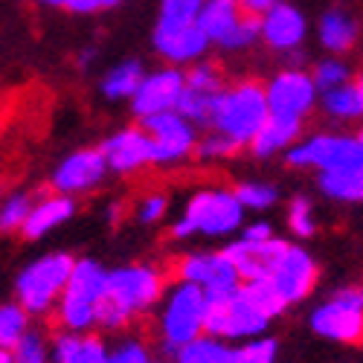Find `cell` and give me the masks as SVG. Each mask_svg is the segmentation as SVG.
Returning <instances> with one entry per match:
<instances>
[{"mask_svg": "<svg viewBox=\"0 0 363 363\" xmlns=\"http://www.w3.org/2000/svg\"><path fill=\"white\" fill-rule=\"evenodd\" d=\"M166 296V277L155 264H123L108 270V285L99 308V328L119 331L145 317Z\"/></svg>", "mask_w": 363, "mask_h": 363, "instance_id": "obj_1", "label": "cell"}, {"mask_svg": "<svg viewBox=\"0 0 363 363\" xmlns=\"http://www.w3.org/2000/svg\"><path fill=\"white\" fill-rule=\"evenodd\" d=\"M270 116V102H267V84L259 82H238L221 90V96L216 99L213 123L209 128L235 140L241 148H250L256 140L259 128L267 123Z\"/></svg>", "mask_w": 363, "mask_h": 363, "instance_id": "obj_2", "label": "cell"}, {"mask_svg": "<svg viewBox=\"0 0 363 363\" xmlns=\"http://www.w3.org/2000/svg\"><path fill=\"white\" fill-rule=\"evenodd\" d=\"M206 335V291L192 282H174L157 314V337L166 354H177L186 343Z\"/></svg>", "mask_w": 363, "mask_h": 363, "instance_id": "obj_3", "label": "cell"}, {"mask_svg": "<svg viewBox=\"0 0 363 363\" xmlns=\"http://www.w3.org/2000/svg\"><path fill=\"white\" fill-rule=\"evenodd\" d=\"M270 317L247 296L245 282L230 291H206V335L245 343L264 337Z\"/></svg>", "mask_w": 363, "mask_h": 363, "instance_id": "obj_4", "label": "cell"}, {"mask_svg": "<svg viewBox=\"0 0 363 363\" xmlns=\"http://www.w3.org/2000/svg\"><path fill=\"white\" fill-rule=\"evenodd\" d=\"M108 285V270L94 259H79L73 277L55 308V323L65 331H94L99 328V308Z\"/></svg>", "mask_w": 363, "mask_h": 363, "instance_id": "obj_5", "label": "cell"}, {"mask_svg": "<svg viewBox=\"0 0 363 363\" xmlns=\"http://www.w3.org/2000/svg\"><path fill=\"white\" fill-rule=\"evenodd\" d=\"M76 262L79 259H73L70 253H47L29 262L15 277V299L35 317L55 311L73 277Z\"/></svg>", "mask_w": 363, "mask_h": 363, "instance_id": "obj_6", "label": "cell"}, {"mask_svg": "<svg viewBox=\"0 0 363 363\" xmlns=\"http://www.w3.org/2000/svg\"><path fill=\"white\" fill-rule=\"evenodd\" d=\"M245 224V203L230 189H201L189 198L180 221H174L172 235L189 238V235H230Z\"/></svg>", "mask_w": 363, "mask_h": 363, "instance_id": "obj_7", "label": "cell"}, {"mask_svg": "<svg viewBox=\"0 0 363 363\" xmlns=\"http://www.w3.org/2000/svg\"><path fill=\"white\" fill-rule=\"evenodd\" d=\"M285 160L294 169L343 172L363 169V140L360 134H311L285 151Z\"/></svg>", "mask_w": 363, "mask_h": 363, "instance_id": "obj_8", "label": "cell"}, {"mask_svg": "<svg viewBox=\"0 0 363 363\" xmlns=\"http://www.w3.org/2000/svg\"><path fill=\"white\" fill-rule=\"evenodd\" d=\"M314 335L360 346L363 343V288H340L311 311Z\"/></svg>", "mask_w": 363, "mask_h": 363, "instance_id": "obj_9", "label": "cell"}, {"mask_svg": "<svg viewBox=\"0 0 363 363\" xmlns=\"http://www.w3.org/2000/svg\"><path fill=\"white\" fill-rule=\"evenodd\" d=\"M143 128L151 134L155 145V166H177L198 151V125L180 111H166L143 119Z\"/></svg>", "mask_w": 363, "mask_h": 363, "instance_id": "obj_10", "label": "cell"}, {"mask_svg": "<svg viewBox=\"0 0 363 363\" xmlns=\"http://www.w3.org/2000/svg\"><path fill=\"white\" fill-rule=\"evenodd\" d=\"M317 94H320V87H317L314 76H308L306 70H299V67L282 70V73H277L274 79L267 82L270 113L306 119L317 105Z\"/></svg>", "mask_w": 363, "mask_h": 363, "instance_id": "obj_11", "label": "cell"}, {"mask_svg": "<svg viewBox=\"0 0 363 363\" xmlns=\"http://www.w3.org/2000/svg\"><path fill=\"white\" fill-rule=\"evenodd\" d=\"M108 172L111 166L102 148H79L73 155H67L52 172V192L84 195L90 189H96Z\"/></svg>", "mask_w": 363, "mask_h": 363, "instance_id": "obj_12", "label": "cell"}, {"mask_svg": "<svg viewBox=\"0 0 363 363\" xmlns=\"http://www.w3.org/2000/svg\"><path fill=\"white\" fill-rule=\"evenodd\" d=\"M288 241L282 238H264V241H250V238H238L233 245L224 247V253L233 259L241 282H256V279H270L277 274V267L282 264L288 253Z\"/></svg>", "mask_w": 363, "mask_h": 363, "instance_id": "obj_13", "label": "cell"}, {"mask_svg": "<svg viewBox=\"0 0 363 363\" xmlns=\"http://www.w3.org/2000/svg\"><path fill=\"white\" fill-rule=\"evenodd\" d=\"M174 279L180 282H192L203 291H230L241 285V277L233 264V259L218 250V253H189L180 256L174 264Z\"/></svg>", "mask_w": 363, "mask_h": 363, "instance_id": "obj_14", "label": "cell"}, {"mask_svg": "<svg viewBox=\"0 0 363 363\" xmlns=\"http://www.w3.org/2000/svg\"><path fill=\"white\" fill-rule=\"evenodd\" d=\"M184 87H186V73L172 67V65L163 70H155V73H145L140 90L131 99V111L140 116V123L148 116L177 111V102L184 96Z\"/></svg>", "mask_w": 363, "mask_h": 363, "instance_id": "obj_15", "label": "cell"}, {"mask_svg": "<svg viewBox=\"0 0 363 363\" xmlns=\"http://www.w3.org/2000/svg\"><path fill=\"white\" fill-rule=\"evenodd\" d=\"M102 151L108 157L111 172L116 174H134L143 166L155 163V145H151V134L143 125L119 128L102 143Z\"/></svg>", "mask_w": 363, "mask_h": 363, "instance_id": "obj_16", "label": "cell"}, {"mask_svg": "<svg viewBox=\"0 0 363 363\" xmlns=\"http://www.w3.org/2000/svg\"><path fill=\"white\" fill-rule=\"evenodd\" d=\"M209 41L206 33L201 29V23H189V26H174V29H163V26H155V50L160 58L172 67H192L198 62H203V55L209 50Z\"/></svg>", "mask_w": 363, "mask_h": 363, "instance_id": "obj_17", "label": "cell"}, {"mask_svg": "<svg viewBox=\"0 0 363 363\" xmlns=\"http://www.w3.org/2000/svg\"><path fill=\"white\" fill-rule=\"evenodd\" d=\"M270 282H274V288L282 294V299L288 302V306H294V302H302L317 285V262L314 256L306 250V247H288L282 264L277 267V274L270 277Z\"/></svg>", "mask_w": 363, "mask_h": 363, "instance_id": "obj_18", "label": "cell"}, {"mask_svg": "<svg viewBox=\"0 0 363 363\" xmlns=\"http://www.w3.org/2000/svg\"><path fill=\"white\" fill-rule=\"evenodd\" d=\"M306 33H308L306 15L291 4H282V0L262 15V41L277 52L299 50L302 41H306Z\"/></svg>", "mask_w": 363, "mask_h": 363, "instance_id": "obj_19", "label": "cell"}, {"mask_svg": "<svg viewBox=\"0 0 363 363\" xmlns=\"http://www.w3.org/2000/svg\"><path fill=\"white\" fill-rule=\"evenodd\" d=\"M76 213V201L73 195H62V192H52V195H44V198H35V206L29 213L21 235L26 241H38L44 238L47 233H52L55 227H62L65 221H70Z\"/></svg>", "mask_w": 363, "mask_h": 363, "instance_id": "obj_20", "label": "cell"}, {"mask_svg": "<svg viewBox=\"0 0 363 363\" xmlns=\"http://www.w3.org/2000/svg\"><path fill=\"white\" fill-rule=\"evenodd\" d=\"M111 349L94 331H62L52 340V363H108Z\"/></svg>", "mask_w": 363, "mask_h": 363, "instance_id": "obj_21", "label": "cell"}, {"mask_svg": "<svg viewBox=\"0 0 363 363\" xmlns=\"http://www.w3.org/2000/svg\"><path fill=\"white\" fill-rule=\"evenodd\" d=\"M299 137H302V119L270 113L267 123L259 128L256 140L250 143V151L256 157H274V155H279V151L294 148L299 143Z\"/></svg>", "mask_w": 363, "mask_h": 363, "instance_id": "obj_22", "label": "cell"}, {"mask_svg": "<svg viewBox=\"0 0 363 363\" xmlns=\"http://www.w3.org/2000/svg\"><path fill=\"white\" fill-rule=\"evenodd\" d=\"M245 15L247 12L241 9L238 0H206L198 23H201V29L206 33L209 41L224 47V41L235 33V26L241 23V18H245Z\"/></svg>", "mask_w": 363, "mask_h": 363, "instance_id": "obj_23", "label": "cell"}, {"mask_svg": "<svg viewBox=\"0 0 363 363\" xmlns=\"http://www.w3.org/2000/svg\"><path fill=\"white\" fill-rule=\"evenodd\" d=\"M357 35H360V23L343 9H331L320 18V44L328 52L335 55L349 52L357 44Z\"/></svg>", "mask_w": 363, "mask_h": 363, "instance_id": "obj_24", "label": "cell"}, {"mask_svg": "<svg viewBox=\"0 0 363 363\" xmlns=\"http://www.w3.org/2000/svg\"><path fill=\"white\" fill-rule=\"evenodd\" d=\"M145 79V70L137 58H128V62H119L116 67H111L102 79V96L111 99V102H119V99H134V94L140 90Z\"/></svg>", "mask_w": 363, "mask_h": 363, "instance_id": "obj_25", "label": "cell"}, {"mask_svg": "<svg viewBox=\"0 0 363 363\" xmlns=\"http://www.w3.org/2000/svg\"><path fill=\"white\" fill-rule=\"evenodd\" d=\"M323 111L337 119V123H352V119H360L363 116V90L357 82H349V84H340L335 90L323 94Z\"/></svg>", "mask_w": 363, "mask_h": 363, "instance_id": "obj_26", "label": "cell"}, {"mask_svg": "<svg viewBox=\"0 0 363 363\" xmlns=\"http://www.w3.org/2000/svg\"><path fill=\"white\" fill-rule=\"evenodd\" d=\"M320 192L343 203H363V169L320 172Z\"/></svg>", "mask_w": 363, "mask_h": 363, "instance_id": "obj_27", "label": "cell"}, {"mask_svg": "<svg viewBox=\"0 0 363 363\" xmlns=\"http://www.w3.org/2000/svg\"><path fill=\"white\" fill-rule=\"evenodd\" d=\"M230 354L227 340L213 337V335H201L198 340L186 343L174 354V363H224Z\"/></svg>", "mask_w": 363, "mask_h": 363, "instance_id": "obj_28", "label": "cell"}, {"mask_svg": "<svg viewBox=\"0 0 363 363\" xmlns=\"http://www.w3.org/2000/svg\"><path fill=\"white\" fill-rule=\"evenodd\" d=\"M29 335V311L21 302H4L0 308V349H15Z\"/></svg>", "mask_w": 363, "mask_h": 363, "instance_id": "obj_29", "label": "cell"}, {"mask_svg": "<svg viewBox=\"0 0 363 363\" xmlns=\"http://www.w3.org/2000/svg\"><path fill=\"white\" fill-rule=\"evenodd\" d=\"M221 94H206V90H198V87H184V96L177 102V111L184 113L189 123L195 125H209L213 123V111H216V99Z\"/></svg>", "mask_w": 363, "mask_h": 363, "instance_id": "obj_30", "label": "cell"}, {"mask_svg": "<svg viewBox=\"0 0 363 363\" xmlns=\"http://www.w3.org/2000/svg\"><path fill=\"white\" fill-rule=\"evenodd\" d=\"M203 4H206V0H160L157 26L174 29V26L198 23V18L203 12Z\"/></svg>", "mask_w": 363, "mask_h": 363, "instance_id": "obj_31", "label": "cell"}, {"mask_svg": "<svg viewBox=\"0 0 363 363\" xmlns=\"http://www.w3.org/2000/svg\"><path fill=\"white\" fill-rule=\"evenodd\" d=\"M277 340L274 337H253L238 346H230L224 363H277Z\"/></svg>", "mask_w": 363, "mask_h": 363, "instance_id": "obj_32", "label": "cell"}, {"mask_svg": "<svg viewBox=\"0 0 363 363\" xmlns=\"http://www.w3.org/2000/svg\"><path fill=\"white\" fill-rule=\"evenodd\" d=\"M33 206H35V198L29 192H12L4 201V206H0V230L4 233H21L29 213H33Z\"/></svg>", "mask_w": 363, "mask_h": 363, "instance_id": "obj_33", "label": "cell"}, {"mask_svg": "<svg viewBox=\"0 0 363 363\" xmlns=\"http://www.w3.org/2000/svg\"><path fill=\"white\" fill-rule=\"evenodd\" d=\"M245 291L247 296L256 302V306L270 317V320H277L279 314H285L291 306L282 299V294L274 288V282L270 279H256V282H245Z\"/></svg>", "mask_w": 363, "mask_h": 363, "instance_id": "obj_34", "label": "cell"}, {"mask_svg": "<svg viewBox=\"0 0 363 363\" xmlns=\"http://www.w3.org/2000/svg\"><path fill=\"white\" fill-rule=\"evenodd\" d=\"M233 192L238 195L241 203H245V209H256V213L274 206L279 198V189L274 184H262V180H245V184H238Z\"/></svg>", "mask_w": 363, "mask_h": 363, "instance_id": "obj_35", "label": "cell"}, {"mask_svg": "<svg viewBox=\"0 0 363 363\" xmlns=\"http://www.w3.org/2000/svg\"><path fill=\"white\" fill-rule=\"evenodd\" d=\"M186 84L198 87V90H206V94H221V90L227 87L221 67L216 62H206V58L186 70Z\"/></svg>", "mask_w": 363, "mask_h": 363, "instance_id": "obj_36", "label": "cell"}, {"mask_svg": "<svg viewBox=\"0 0 363 363\" xmlns=\"http://www.w3.org/2000/svg\"><path fill=\"white\" fill-rule=\"evenodd\" d=\"M311 76H314V82L320 87V94H328V90L352 82V70H349V65L343 62V58H325V62H320L314 67Z\"/></svg>", "mask_w": 363, "mask_h": 363, "instance_id": "obj_37", "label": "cell"}, {"mask_svg": "<svg viewBox=\"0 0 363 363\" xmlns=\"http://www.w3.org/2000/svg\"><path fill=\"white\" fill-rule=\"evenodd\" d=\"M288 227L296 238H311L314 230H317V221H314V209H311V201L296 195L288 206Z\"/></svg>", "mask_w": 363, "mask_h": 363, "instance_id": "obj_38", "label": "cell"}, {"mask_svg": "<svg viewBox=\"0 0 363 363\" xmlns=\"http://www.w3.org/2000/svg\"><path fill=\"white\" fill-rule=\"evenodd\" d=\"M238 151H241V145H238L235 140H230V137L213 131V134H206V137L198 143L195 155H198L201 160H227V157L238 155Z\"/></svg>", "mask_w": 363, "mask_h": 363, "instance_id": "obj_39", "label": "cell"}, {"mask_svg": "<svg viewBox=\"0 0 363 363\" xmlns=\"http://www.w3.org/2000/svg\"><path fill=\"white\" fill-rule=\"evenodd\" d=\"M108 363H155L151 357V349L137 340V337H125L111 346V360Z\"/></svg>", "mask_w": 363, "mask_h": 363, "instance_id": "obj_40", "label": "cell"}, {"mask_svg": "<svg viewBox=\"0 0 363 363\" xmlns=\"http://www.w3.org/2000/svg\"><path fill=\"white\" fill-rule=\"evenodd\" d=\"M12 354H15V363H50V349L38 331H29V335L12 349Z\"/></svg>", "mask_w": 363, "mask_h": 363, "instance_id": "obj_41", "label": "cell"}, {"mask_svg": "<svg viewBox=\"0 0 363 363\" xmlns=\"http://www.w3.org/2000/svg\"><path fill=\"white\" fill-rule=\"evenodd\" d=\"M166 209H169V198H166L163 192H151V195H145V198L137 203L134 216H137L140 224H157V221L166 216Z\"/></svg>", "mask_w": 363, "mask_h": 363, "instance_id": "obj_42", "label": "cell"}, {"mask_svg": "<svg viewBox=\"0 0 363 363\" xmlns=\"http://www.w3.org/2000/svg\"><path fill=\"white\" fill-rule=\"evenodd\" d=\"M44 6H55V9H70L76 15H90V12H99L105 9L102 0H38Z\"/></svg>", "mask_w": 363, "mask_h": 363, "instance_id": "obj_43", "label": "cell"}, {"mask_svg": "<svg viewBox=\"0 0 363 363\" xmlns=\"http://www.w3.org/2000/svg\"><path fill=\"white\" fill-rule=\"evenodd\" d=\"M241 238H250V241H264V238H274V227L264 224V221L247 224V227H241Z\"/></svg>", "mask_w": 363, "mask_h": 363, "instance_id": "obj_44", "label": "cell"}, {"mask_svg": "<svg viewBox=\"0 0 363 363\" xmlns=\"http://www.w3.org/2000/svg\"><path fill=\"white\" fill-rule=\"evenodd\" d=\"M238 4H241V9H245V12H250V15H264L267 9H274L277 4H279V0H238Z\"/></svg>", "mask_w": 363, "mask_h": 363, "instance_id": "obj_45", "label": "cell"}, {"mask_svg": "<svg viewBox=\"0 0 363 363\" xmlns=\"http://www.w3.org/2000/svg\"><path fill=\"white\" fill-rule=\"evenodd\" d=\"M94 58H96V52H94V50H84V52L79 55V67H87L90 62H94Z\"/></svg>", "mask_w": 363, "mask_h": 363, "instance_id": "obj_46", "label": "cell"}, {"mask_svg": "<svg viewBox=\"0 0 363 363\" xmlns=\"http://www.w3.org/2000/svg\"><path fill=\"white\" fill-rule=\"evenodd\" d=\"M102 4H105V9H111V6H119L123 0H102Z\"/></svg>", "mask_w": 363, "mask_h": 363, "instance_id": "obj_47", "label": "cell"}, {"mask_svg": "<svg viewBox=\"0 0 363 363\" xmlns=\"http://www.w3.org/2000/svg\"><path fill=\"white\" fill-rule=\"evenodd\" d=\"M357 84H360V90H363V73H360V76H357Z\"/></svg>", "mask_w": 363, "mask_h": 363, "instance_id": "obj_48", "label": "cell"}, {"mask_svg": "<svg viewBox=\"0 0 363 363\" xmlns=\"http://www.w3.org/2000/svg\"><path fill=\"white\" fill-rule=\"evenodd\" d=\"M360 140H363V131H360Z\"/></svg>", "mask_w": 363, "mask_h": 363, "instance_id": "obj_49", "label": "cell"}]
</instances>
